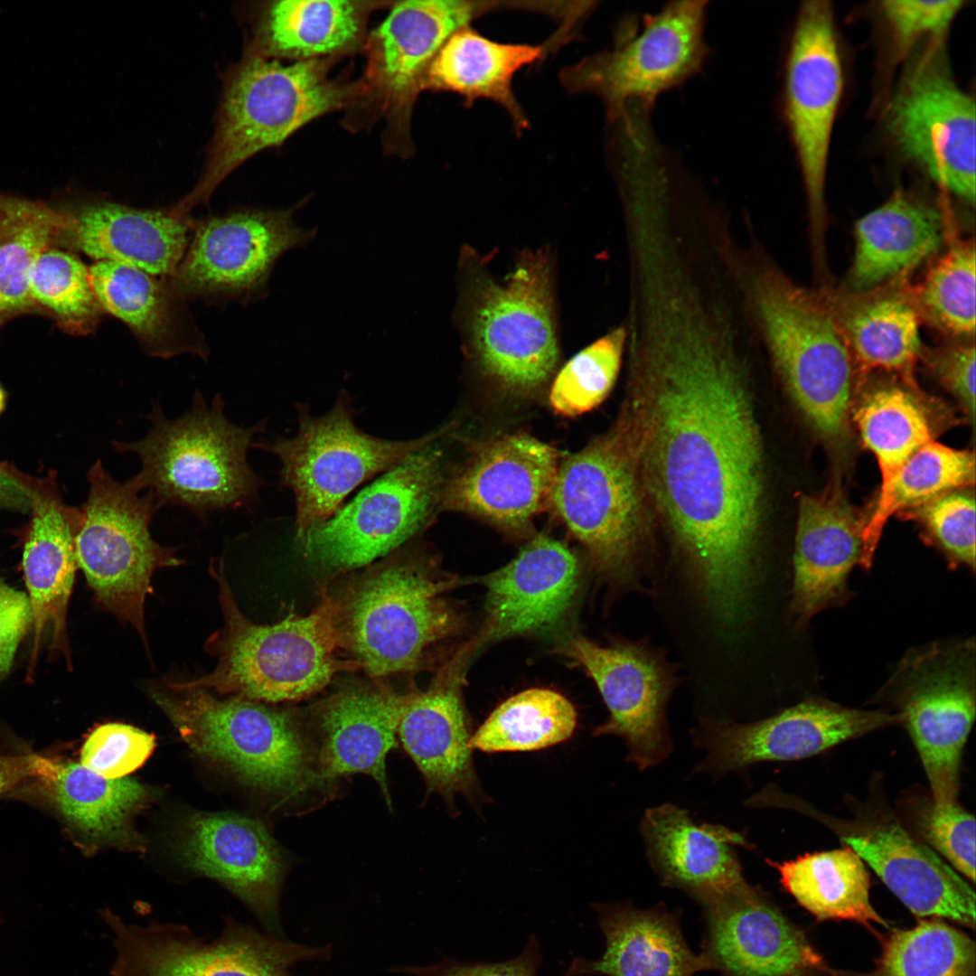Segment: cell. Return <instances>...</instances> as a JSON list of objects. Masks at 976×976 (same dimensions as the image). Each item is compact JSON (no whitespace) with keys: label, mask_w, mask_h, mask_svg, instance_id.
<instances>
[{"label":"cell","mask_w":976,"mask_h":976,"mask_svg":"<svg viewBox=\"0 0 976 976\" xmlns=\"http://www.w3.org/2000/svg\"><path fill=\"white\" fill-rule=\"evenodd\" d=\"M727 318L678 304L640 319L621 418L642 488L723 621L747 608L764 494L759 428Z\"/></svg>","instance_id":"cell-1"},{"label":"cell","mask_w":976,"mask_h":976,"mask_svg":"<svg viewBox=\"0 0 976 976\" xmlns=\"http://www.w3.org/2000/svg\"><path fill=\"white\" fill-rule=\"evenodd\" d=\"M216 560L211 562V573L219 584L224 623L205 649L217 657V666L196 680H166L168 686L202 688L258 702L294 701L320 691L337 672L361 667L354 660L339 658L343 645L333 597L324 592L307 615L291 611L276 624H256L239 610L223 563Z\"/></svg>","instance_id":"cell-2"},{"label":"cell","mask_w":976,"mask_h":976,"mask_svg":"<svg viewBox=\"0 0 976 976\" xmlns=\"http://www.w3.org/2000/svg\"><path fill=\"white\" fill-rule=\"evenodd\" d=\"M325 59L293 61L243 53L224 74L214 132L200 177L171 208L187 217L236 168L257 153L283 143L314 118L360 101L361 80L329 76Z\"/></svg>","instance_id":"cell-3"},{"label":"cell","mask_w":976,"mask_h":976,"mask_svg":"<svg viewBox=\"0 0 976 976\" xmlns=\"http://www.w3.org/2000/svg\"><path fill=\"white\" fill-rule=\"evenodd\" d=\"M217 394L209 406L196 390L192 408L175 419L164 417L158 401L145 416L150 428L134 442H111L117 453H134L141 470L129 480L147 489L159 508L181 506L205 521L209 514L246 508L263 482L249 466L247 452L266 421L249 427L232 424Z\"/></svg>","instance_id":"cell-4"},{"label":"cell","mask_w":976,"mask_h":976,"mask_svg":"<svg viewBox=\"0 0 976 976\" xmlns=\"http://www.w3.org/2000/svg\"><path fill=\"white\" fill-rule=\"evenodd\" d=\"M748 282L746 296L791 396L820 434L840 436L849 406L851 361L836 318L777 269L762 268Z\"/></svg>","instance_id":"cell-5"},{"label":"cell","mask_w":976,"mask_h":976,"mask_svg":"<svg viewBox=\"0 0 976 976\" xmlns=\"http://www.w3.org/2000/svg\"><path fill=\"white\" fill-rule=\"evenodd\" d=\"M453 584L405 552L374 567L337 601L343 649L373 677L418 670L455 628L444 597Z\"/></svg>","instance_id":"cell-6"},{"label":"cell","mask_w":976,"mask_h":976,"mask_svg":"<svg viewBox=\"0 0 976 976\" xmlns=\"http://www.w3.org/2000/svg\"><path fill=\"white\" fill-rule=\"evenodd\" d=\"M166 686L150 694L194 752L266 791L292 793L306 782L308 746L289 714L239 695Z\"/></svg>","instance_id":"cell-7"},{"label":"cell","mask_w":976,"mask_h":976,"mask_svg":"<svg viewBox=\"0 0 976 976\" xmlns=\"http://www.w3.org/2000/svg\"><path fill=\"white\" fill-rule=\"evenodd\" d=\"M88 498L76 536L78 567L101 608L128 622L146 641L144 605L154 573L181 565L175 549L158 544L150 523L160 509L149 492L128 479L119 483L101 460L88 472Z\"/></svg>","instance_id":"cell-8"},{"label":"cell","mask_w":976,"mask_h":976,"mask_svg":"<svg viewBox=\"0 0 976 976\" xmlns=\"http://www.w3.org/2000/svg\"><path fill=\"white\" fill-rule=\"evenodd\" d=\"M707 4L671 2L641 20L626 21L611 49L564 70L565 88L597 96L613 121L629 108L648 113L659 95L701 70L709 52Z\"/></svg>","instance_id":"cell-9"},{"label":"cell","mask_w":976,"mask_h":976,"mask_svg":"<svg viewBox=\"0 0 976 976\" xmlns=\"http://www.w3.org/2000/svg\"><path fill=\"white\" fill-rule=\"evenodd\" d=\"M641 481L622 419L559 465L550 502L598 571L638 587Z\"/></svg>","instance_id":"cell-10"},{"label":"cell","mask_w":976,"mask_h":976,"mask_svg":"<svg viewBox=\"0 0 976 976\" xmlns=\"http://www.w3.org/2000/svg\"><path fill=\"white\" fill-rule=\"evenodd\" d=\"M549 260L525 254L504 282L474 271L468 279L466 328L485 375L515 391H530L553 373L558 346Z\"/></svg>","instance_id":"cell-11"},{"label":"cell","mask_w":976,"mask_h":976,"mask_svg":"<svg viewBox=\"0 0 976 976\" xmlns=\"http://www.w3.org/2000/svg\"><path fill=\"white\" fill-rule=\"evenodd\" d=\"M298 430L291 438L252 443L281 462L280 483L296 502V530L301 540L314 526L331 518L359 484L389 470L439 435L407 441L372 436L353 422L348 397L341 396L321 417L298 408Z\"/></svg>","instance_id":"cell-12"},{"label":"cell","mask_w":976,"mask_h":976,"mask_svg":"<svg viewBox=\"0 0 976 976\" xmlns=\"http://www.w3.org/2000/svg\"><path fill=\"white\" fill-rule=\"evenodd\" d=\"M902 154L949 192L975 202V103L955 82L941 37L908 67L887 108Z\"/></svg>","instance_id":"cell-13"},{"label":"cell","mask_w":976,"mask_h":976,"mask_svg":"<svg viewBox=\"0 0 976 976\" xmlns=\"http://www.w3.org/2000/svg\"><path fill=\"white\" fill-rule=\"evenodd\" d=\"M843 86L831 4L805 1L796 17L786 59L784 110L803 179L817 256L823 254L827 165Z\"/></svg>","instance_id":"cell-14"},{"label":"cell","mask_w":976,"mask_h":976,"mask_svg":"<svg viewBox=\"0 0 976 976\" xmlns=\"http://www.w3.org/2000/svg\"><path fill=\"white\" fill-rule=\"evenodd\" d=\"M441 453L427 445L390 468L301 539L327 568L371 563L424 528L440 499Z\"/></svg>","instance_id":"cell-15"},{"label":"cell","mask_w":976,"mask_h":976,"mask_svg":"<svg viewBox=\"0 0 976 976\" xmlns=\"http://www.w3.org/2000/svg\"><path fill=\"white\" fill-rule=\"evenodd\" d=\"M314 234L295 224L292 210L247 209L211 217L198 223L167 279L185 300L259 297L277 258Z\"/></svg>","instance_id":"cell-16"},{"label":"cell","mask_w":976,"mask_h":976,"mask_svg":"<svg viewBox=\"0 0 976 976\" xmlns=\"http://www.w3.org/2000/svg\"><path fill=\"white\" fill-rule=\"evenodd\" d=\"M102 917L115 934L112 976H290L291 966L319 955L245 926L206 943L182 925H129L110 911Z\"/></svg>","instance_id":"cell-17"},{"label":"cell","mask_w":976,"mask_h":976,"mask_svg":"<svg viewBox=\"0 0 976 976\" xmlns=\"http://www.w3.org/2000/svg\"><path fill=\"white\" fill-rule=\"evenodd\" d=\"M559 651L585 669L608 709V719L594 736L622 737L627 759L640 770L671 754L666 705L676 678L662 653L643 641L601 646L582 635L569 637Z\"/></svg>","instance_id":"cell-18"},{"label":"cell","mask_w":976,"mask_h":976,"mask_svg":"<svg viewBox=\"0 0 976 976\" xmlns=\"http://www.w3.org/2000/svg\"><path fill=\"white\" fill-rule=\"evenodd\" d=\"M900 714L860 710L808 699L763 720L740 724L708 718L696 732L706 751L697 771L721 774L764 761H791L895 723Z\"/></svg>","instance_id":"cell-19"},{"label":"cell","mask_w":976,"mask_h":976,"mask_svg":"<svg viewBox=\"0 0 976 976\" xmlns=\"http://www.w3.org/2000/svg\"><path fill=\"white\" fill-rule=\"evenodd\" d=\"M902 671V722L924 768L934 803L957 802L963 747L975 718L973 672L962 653L930 648Z\"/></svg>","instance_id":"cell-20"},{"label":"cell","mask_w":976,"mask_h":976,"mask_svg":"<svg viewBox=\"0 0 976 976\" xmlns=\"http://www.w3.org/2000/svg\"><path fill=\"white\" fill-rule=\"evenodd\" d=\"M11 478L28 500L32 511L23 549V572L33 616V644L25 680H33L42 642L49 635L52 656L63 655L70 666L67 611L76 570V536L83 514L61 498L56 473L34 477L14 469Z\"/></svg>","instance_id":"cell-21"},{"label":"cell","mask_w":976,"mask_h":976,"mask_svg":"<svg viewBox=\"0 0 976 976\" xmlns=\"http://www.w3.org/2000/svg\"><path fill=\"white\" fill-rule=\"evenodd\" d=\"M508 3L412 0L399 2L366 43L363 99L371 98L389 119L410 116L433 58L459 29Z\"/></svg>","instance_id":"cell-22"},{"label":"cell","mask_w":976,"mask_h":976,"mask_svg":"<svg viewBox=\"0 0 976 976\" xmlns=\"http://www.w3.org/2000/svg\"><path fill=\"white\" fill-rule=\"evenodd\" d=\"M558 462L549 445L525 434L505 435L476 450L442 487L439 502L446 510L521 528L550 501Z\"/></svg>","instance_id":"cell-23"},{"label":"cell","mask_w":976,"mask_h":976,"mask_svg":"<svg viewBox=\"0 0 976 976\" xmlns=\"http://www.w3.org/2000/svg\"><path fill=\"white\" fill-rule=\"evenodd\" d=\"M704 907L712 968L729 976H833L804 933L753 886Z\"/></svg>","instance_id":"cell-24"},{"label":"cell","mask_w":976,"mask_h":976,"mask_svg":"<svg viewBox=\"0 0 976 976\" xmlns=\"http://www.w3.org/2000/svg\"><path fill=\"white\" fill-rule=\"evenodd\" d=\"M642 833L652 867L664 886L685 891L703 906L746 891L736 846L746 837L722 825L697 823L665 803L645 812Z\"/></svg>","instance_id":"cell-25"},{"label":"cell","mask_w":976,"mask_h":976,"mask_svg":"<svg viewBox=\"0 0 976 976\" xmlns=\"http://www.w3.org/2000/svg\"><path fill=\"white\" fill-rule=\"evenodd\" d=\"M180 851L188 868L221 883L262 918L274 916L285 860L260 821L233 812L195 814Z\"/></svg>","instance_id":"cell-26"},{"label":"cell","mask_w":976,"mask_h":976,"mask_svg":"<svg viewBox=\"0 0 976 976\" xmlns=\"http://www.w3.org/2000/svg\"><path fill=\"white\" fill-rule=\"evenodd\" d=\"M579 565L563 543L540 535L503 568L486 576L484 640L554 625L577 588Z\"/></svg>","instance_id":"cell-27"},{"label":"cell","mask_w":976,"mask_h":976,"mask_svg":"<svg viewBox=\"0 0 976 976\" xmlns=\"http://www.w3.org/2000/svg\"><path fill=\"white\" fill-rule=\"evenodd\" d=\"M397 734L429 792L452 806L456 794L480 803L483 795L469 745L472 734L450 671H443L427 690L404 695Z\"/></svg>","instance_id":"cell-28"},{"label":"cell","mask_w":976,"mask_h":976,"mask_svg":"<svg viewBox=\"0 0 976 976\" xmlns=\"http://www.w3.org/2000/svg\"><path fill=\"white\" fill-rule=\"evenodd\" d=\"M916 917L975 926V893L934 850L900 825L880 824L843 839Z\"/></svg>","instance_id":"cell-29"},{"label":"cell","mask_w":976,"mask_h":976,"mask_svg":"<svg viewBox=\"0 0 976 976\" xmlns=\"http://www.w3.org/2000/svg\"><path fill=\"white\" fill-rule=\"evenodd\" d=\"M791 611L805 623L846 596L848 576L861 562L865 521L839 493L800 500Z\"/></svg>","instance_id":"cell-30"},{"label":"cell","mask_w":976,"mask_h":976,"mask_svg":"<svg viewBox=\"0 0 976 976\" xmlns=\"http://www.w3.org/2000/svg\"><path fill=\"white\" fill-rule=\"evenodd\" d=\"M64 241L96 261H113L167 277L189 243L188 217L171 210L138 209L102 199L67 211Z\"/></svg>","instance_id":"cell-31"},{"label":"cell","mask_w":976,"mask_h":976,"mask_svg":"<svg viewBox=\"0 0 976 976\" xmlns=\"http://www.w3.org/2000/svg\"><path fill=\"white\" fill-rule=\"evenodd\" d=\"M89 281L103 312L123 322L145 353L158 358L192 354L207 360L202 333L167 277L113 261H96Z\"/></svg>","instance_id":"cell-32"},{"label":"cell","mask_w":976,"mask_h":976,"mask_svg":"<svg viewBox=\"0 0 976 976\" xmlns=\"http://www.w3.org/2000/svg\"><path fill=\"white\" fill-rule=\"evenodd\" d=\"M378 3L350 0H281L255 11L244 53L294 61L333 58L354 51Z\"/></svg>","instance_id":"cell-33"},{"label":"cell","mask_w":976,"mask_h":976,"mask_svg":"<svg viewBox=\"0 0 976 976\" xmlns=\"http://www.w3.org/2000/svg\"><path fill=\"white\" fill-rule=\"evenodd\" d=\"M403 699L381 686L351 689L326 699L319 710L321 774H369L389 803L385 759L397 744Z\"/></svg>","instance_id":"cell-34"},{"label":"cell","mask_w":976,"mask_h":976,"mask_svg":"<svg viewBox=\"0 0 976 976\" xmlns=\"http://www.w3.org/2000/svg\"><path fill=\"white\" fill-rule=\"evenodd\" d=\"M943 233L934 206L896 192L856 223L853 291H869L915 267L938 249Z\"/></svg>","instance_id":"cell-35"},{"label":"cell","mask_w":976,"mask_h":976,"mask_svg":"<svg viewBox=\"0 0 976 976\" xmlns=\"http://www.w3.org/2000/svg\"><path fill=\"white\" fill-rule=\"evenodd\" d=\"M550 45L499 42L470 25L465 26L452 34L433 58L422 90L455 93L467 106L478 99L494 101L521 132L529 121L513 92V78L520 70L540 60Z\"/></svg>","instance_id":"cell-36"},{"label":"cell","mask_w":976,"mask_h":976,"mask_svg":"<svg viewBox=\"0 0 976 976\" xmlns=\"http://www.w3.org/2000/svg\"><path fill=\"white\" fill-rule=\"evenodd\" d=\"M605 951L595 962H576L575 974L606 976H693L711 969L705 955L695 954L671 914L618 906L602 914Z\"/></svg>","instance_id":"cell-37"},{"label":"cell","mask_w":976,"mask_h":976,"mask_svg":"<svg viewBox=\"0 0 976 976\" xmlns=\"http://www.w3.org/2000/svg\"><path fill=\"white\" fill-rule=\"evenodd\" d=\"M767 862L778 871L784 888L816 919L856 922L872 931L874 924L887 927L870 902L863 860L849 846Z\"/></svg>","instance_id":"cell-38"},{"label":"cell","mask_w":976,"mask_h":976,"mask_svg":"<svg viewBox=\"0 0 976 976\" xmlns=\"http://www.w3.org/2000/svg\"><path fill=\"white\" fill-rule=\"evenodd\" d=\"M38 780L67 825L81 837L116 844L132 840L130 818L147 798L139 782L108 779L80 763L61 760L52 778Z\"/></svg>","instance_id":"cell-39"},{"label":"cell","mask_w":976,"mask_h":976,"mask_svg":"<svg viewBox=\"0 0 976 976\" xmlns=\"http://www.w3.org/2000/svg\"><path fill=\"white\" fill-rule=\"evenodd\" d=\"M975 483V456L932 441L914 454L881 484L872 513L865 521L861 566L869 568L884 527L897 511L914 509L941 494Z\"/></svg>","instance_id":"cell-40"},{"label":"cell","mask_w":976,"mask_h":976,"mask_svg":"<svg viewBox=\"0 0 976 976\" xmlns=\"http://www.w3.org/2000/svg\"><path fill=\"white\" fill-rule=\"evenodd\" d=\"M69 213L24 198L0 195V326L35 308L29 279L33 262L63 240Z\"/></svg>","instance_id":"cell-41"},{"label":"cell","mask_w":976,"mask_h":976,"mask_svg":"<svg viewBox=\"0 0 976 976\" xmlns=\"http://www.w3.org/2000/svg\"><path fill=\"white\" fill-rule=\"evenodd\" d=\"M851 303L837 322L848 348L866 367L909 375L921 352L912 297L886 292Z\"/></svg>","instance_id":"cell-42"},{"label":"cell","mask_w":976,"mask_h":976,"mask_svg":"<svg viewBox=\"0 0 976 976\" xmlns=\"http://www.w3.org/2000/svg\"><path fill=\"white\" fill-rule=\"evenodd\" d=\"M574 706L548 689H530L499 705L472 735L470 747L484 753L544 749L568 740L577 725Z\"/></svg>","instance_id":"cell-43"},{"label":"cell","mask_w":976,"mask_h":976,"mask_svg":"<svg viewBox=\"0 0 976 976\" xmlns=\"http://www.w3.org/2000/svg\"><path fill=\"white\" fill-rule=\"evenodd\" d=\"M975 971L974 941L943 919L932 917L883 937L871 971H834L833 976H975Z\"/></svg>","instance_id":"cell-44"},{"label":"cell","mask_w":976,"mask_h":976,"mask_svg":"<svg viewBox=\"0 0 976 976\" xmlns=\"http://www.w3.org/2000/svg\"><path fill=\"white\" fill-rule=\"evenodd\" d=\"M854 418L865 446L877 458L881 484L933 441L925 408L913 393L898 386H883L868 393Z\"/></svg>","instance_id":"cell-45"},{"label":"cell","mask_w":976,"mask_h":976,"mask_svg":"<svg viewBox=\"0 0 976 976\" xmlns=\"http://www.w3.org/2000/svg\"><path fill=\"white\" fill-rule=\"evenodd\" d=\"M975 246L954 244L929 269L914 297L919 315L953 336L975 333Z\"/></svg>","instance_id":"cell-46"},{"label":"cell","mask_w":976,"mask_h":976,"mask_svg":"<svg viewBox=\"0 0 976 976\" xmlns=\"http://www.w3.org/2000/svg\"><path fill=\"white\" fill-rule=\"evenodd\" d=\"M29 289L34 304L50 311L68 332L92 333L101 318L89 268L65 250L49 248L40 253L31 269Z\"/></svg>","instance_id":"cell-47"},{"label":"cell","mask_w":976,"mask_h":976,"mask_svg":"<svg viewBox=\"0 0 976 976\" xmlns=\"http://www.w3.org/2000/svg\"><path fill=\"white\" fill-rule=\"evenodd\" d=\"M626 339L624 327H617L564 365L549 396L555 412L577 416L593 409L607 397L618 376Z\"/></svg>","instance_id":"cell-48"},{"label":"cell","mask_w":976,"mask_h":976,"mask_svg":"<svg viewBox=\"0 0 976 976\" xmlns=\"http://www.w3.org/2000/svg\"><path fill=\"white\" fill-rule=\"evenodd\" d=\"M913 515L953 566L975 568V499L962 489L941 494L914 509Z\"/></svg>","instance_id":"cell-49"},{"label":"cell","mask_w":976,"mask_h":976,"mask_svg":"<svg viewBox=\"0 0 976 976\" xmlns=\"http://www.w3.org/2000/svg\"><path fill=\"white\" fill-rule=\"evenodd\" d=\"M153 735L123 723H107L85 740L80 764L108 778L125 777L140 767L155 747Z\"/></svg>","instance_id":"cell-50"},{"label":"cell","mask_w":976,"mask_h":976,"mask_svg":"<svg viewBox=\"0 0 976 976\" xmlns=\"http://www.w3.org/2000/svg\"><path fill=\"white\" fill-rule=\"evenodd\" d=\"M919 825L927 842L958 872L974 882V816L957 802H933L922 814Z\"/></svg>","instance_id":"cell-51"},{"label":"cell","mask_w":976,"mask_h":976,"mask_svg":"<svg viewBox=\"0 0 976 976\" xmlns=\"http://www.w3.org/2000/svg\"><path fill=\"white\" fill-rule=\"evenodd\" d=\"M964 2L886 0L879 9L901 57L925 36L942 37Z\"/></svg>","instance_id":"cell-52"},{"label":"cell","mask_w":976,"mask_h":976,"mask_svg":"<svg viewBox=\"0 0 976 976\" xmlns=\"http://www.w3.org/2000/svg\"><path fill=\"white\" fill-rule=\"evenodd\" d=\"M28 596L0 578V681L8 674L20 643L32 629Z\"/></svg>","instance_id":"cell-53"},{"label":"cell","mask_w":976,"mask_h":976,"mask_svg":"<svg viewBox=\"0 0 976 976\" xmlns=\"http://www.w3.org/2000/svg\"><path fill=\"white\" fill-rule=\"evenodd\" d=\"M975 346L961 344L943 348L933 355V368L942 383L961 401L971 417L975 418Z\"/></svg>","instance_id":"cell-54"},{"label":"cell","mask_w":976,"mask_h":976,"mask_svg":"<svg viewBox=\"0 0 976 976\" xmlns=\"http://www.w3.org/2000/svg\"><path fill=\"white\" fill-rule=\"evenodd\" d=\"M419 976H536L535 953L499 963L442 964L414 970Z\"/></svg>","instance_id":"cell-55"},{"label":"cell","mask_w":976,"mask_h":976,"mask_svg":"<svg viewBox=\"0 0 976 976\" xmlns=\"http://www.w3.org/2000/svg\"><path fill=\"white\" fill-rule=\"evenodd\" d=\"M57 762L37 754L0 755V795L23 781L52 777Z\"/></svg>","instance_id":"cell-56"},{"label":"cell","mask_w":976,"mask_h":976,"mask_svg":"<svg viewBox=\"0 0 976 976\" xmlns=\"http://www.w3.org/2000/svg\"><path fill=\"white\" fill-rule=\"evenodd\" d=\"M24 509L29 507V502L20 488L0 468V508Z\"/></svg>","instance_id":"cell-57"},{"label":"cell","mask_w":976,"mask_h":976,"mask_svg":"<svg viewBox=\"0 0 976 976\" xmlns=\"http://www.w3.org/2000/svg\"><path fill=\"white\" fill-rule=\"evenodd\" d=\"M5 404V394L0 386V413L3 411Z\"/></svg>","instance_id":"cell-58"}]
</instances>
